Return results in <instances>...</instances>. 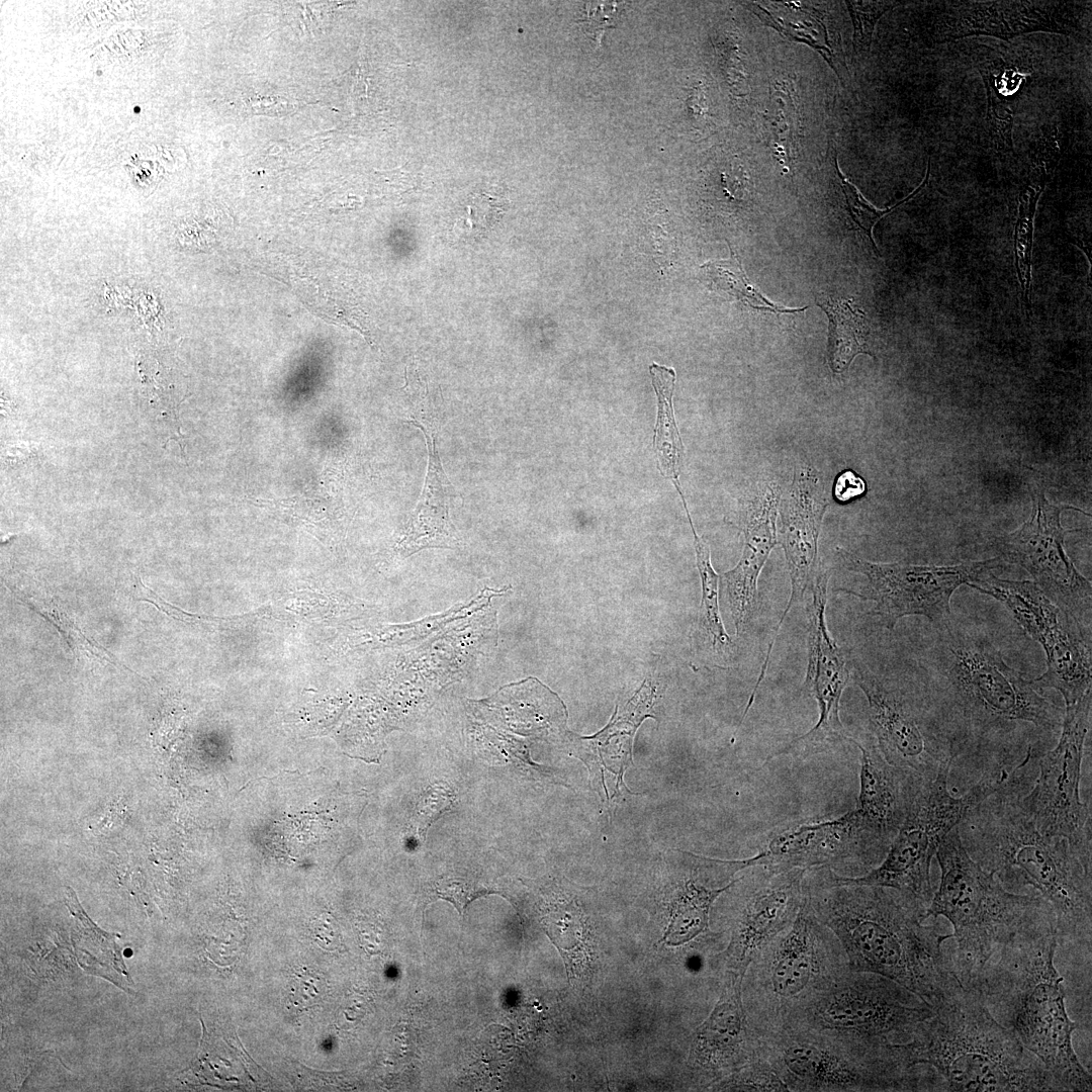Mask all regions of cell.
<instances>
[{"instance_id":"1","label":"cell","mask_w":1092,"mask_h":1092,"mask_svg":"<svg viewBox=\"0 0 1092 1092\" xmlns=\"http://www.w3.org/2000/svg\"><path fill=\"white\" fill-rule=\"evenodd\" d=\"M804 896L841 943L849 970L887 977L935 1010L964 990L942 944L951 934L925 925L926 907L896 889L847 882L829 868H812Z\"/></svg>"},{"instance_id":"2","label":"cell","mask_w":1092,"mask_h":1092,"mask_svg":"<svg viewBox=\"0 0 1092 1092\" xmlns=\"http://www.w3.org/2000/svg\"><path fill=\"white\" fill-rule=\"evenodd\" d=\"M1037 775L1019 763L958 825L969 855L1008 891L1031 886L1050 904L1059 938L1091 942V852L1061 836L1042 834L1021 799Z\"/></svg>"},{"instance_id":"3","label":"cell","mask_w":1092,"mask_h":1092,"mask_svg":"<svg viewBox=\"0 0 1092 1092\" xmlns=\"http://www.w3.org/2000/svg\"><path fill=\"white\" fill-rule=\"evenodd\" d=\"M936 629L932 693L946 713L960 756L975 758L982 775L1012 770L1025 757L1007 739L1017 724L1058 732L1064 710L1043 696L1033 678L1009 666L983 634L951 620Z\"/></svg>"},{"instance_id":"4","label":"cell","mask_w":1092,"mask_h":1092,"mask_svg":"<svg viewBox=\"0 0 1092 1092\" xmlns=\"http://www.w3.org/2000/svg\"><path fill=\"white\" fill-rule=\"evenodd\" d=\"M1058 940L1056 922L1018 934L967 988L1042 1064L1059 1091H1091V1075L1072 1041L1078 1024L1067 1012L1064 979L1054 963Z\"/></svg>"},{"instance_id":"5","label":"cell","mask_w":1092,"mask_h":1092,"mask_svg":"<svg viewBox=\"0 0 1092 1092\" xmlns=\"http://www.w3.org/2000/svg\"><path fill=\"white\" fill-rule=\"evenodd\" d=\"M914 1066L933 1067L946 1091H1059L1042 1064L999 1023L973 988L934 1010L904 1043Z\"/></svg>"},{"instance_id":"6","label":"cell","mask_w":1092,"mask_h":1092,"mask_svg":"<svg viewBox=\"0 0 1092 1092\" xmlns=\"http://www.w3.org/2000/svg\"><path fill=\"white\" fill-rule=\"evenodd\" d=\"M935 856L940 882L924 917L942 916L951 923V938L957 942L954 969L965 988L1003 944L1056 922L1052 907L1040 895L1010 892L984 871L967 852L958 826L943 838Z\"/></svg>"},{"instance_id":"7","label":"cell","mask_w":1092,"mask_h":1092,"mask_svg":"<svg viewBox=\"0 0 1092 1092\" xmlns=\"http://www.w3.org/2000/svg\"><path fill=\"white\" fill-rule=\"evenodd\" d=\"M848 971L841 943L804 896L793 924L753 957L743 975L741 995L750 1025L760 1037L784 1027Z\"/></svg>"},{"instance_id":"8","label":"cell","mask_w":1092,"mask_h":1092,"mask_svg":"<svg viewBox=\"0 0 1092 1092\" xmlns=\"http://www.w3.org/2000/svg\"><path fill=\"white\" fill-rule=\"evenodd\" d=\"M761 1038L776 1072L795 1092H901L922 1090L921 1066H913L903 1043L869 1045L801 1026H786Z\"/></svg>"},{"instance_id":"9","label":"cell","mask_w":1092,"mask_h":1092,"mask_svg":"<svg viewBox=\"0 0 1092 1092\" xmlns=\"http://www.w3.org/2000/svg\"><path fill=\"white\" fill-rule=\"evenodd\" d=\"M933 1014L931 1005L897 982L849 970L784 1027L814 1028L869 1045L896 1044L908 1042Z\"/></svg>"},{"instance_id":"10","label":"cell","mask_w":1092,"mask_h":1092,"mask_svg":"<svg viewBox=\"0 0 1092 1092\" xmlns=\"http://www.w3.org/2000/svg\"><path fill=\"white\" fill-rule=\"evenodd\" d=\"M949 772L950 767H944L924 784L884 859L863 875L843 876L847 882L893 888L928 907L934 893L930 867L939 844L972 807L1008 777L1006 772L983 774L964 796L953 797L947 788Z\"/></svg>"},{"instance_id":"11","label":"cell","mask_w":1092,"mask_h":1092,"mask_svg":"<svg viewBox=\"0 0 1092 1092\" xmlns=\"http://www.w3.org/2000/svg\"><path fill=\"white\" fill-rule=\"evenodd\" d=\"M851 676L864 694L872 733L889 763L912 769L927 781L951 767L960 756L957 739L932 692L905 689L857 662Z\"/></svg>"},{"instance_id":"12","label":"cell","mask_w":1092,"mask_h":1092,"mask_svg":"<svg viewBox=\"0 0 1092 1092\" xmlns=\"http://www.w3.org/2000/svg\"><path fill=\"white\" fill-rule=\"evenodd\" d=\"M836 550L845 569L867 578L860 592L841 590L874 602L873 615L889 630L908 616H923L935 628L943 626L951 620L950 599L957 588L1004 564L999 556L954 565L880 563L864 560L843 547Z\"/></svg>"},{"instance_id":"13","label":"cell","mask_w":1092,"mask_h":1092,"mask_svg":"<svg viewBox=\"0 0 1092 1092\" xmlns=\"http://www.w3.org/2000/svg\"><path fill=\"white\" fill-rule=\"evenodd\" d=\"M1092 689L1067 705L1055 748L1037 761V776L1021 804L1044 835L1067 838L1091 852V808L1080 799L1081 765L1091 728Z\"/></svg>"},{"instance_id":"14","label":"cell","mask_w":1092,"mask_h":1092,"mask_svg":"<svg viewBox=\"0 0 1092 1092\" xmlns=\"http://www.w3.org/2000/svg\"><path fill=\"white\" fill-rule=\"evenodd\" d=\"M1031 497L1029 519L1016 531L996 537L992 545L1004 563L1024 568L1056 606L1090 632L1091 581L1067 554L1065 536L1073 531L1061 525L1062 513L1074 508L1051 504L1039 486L1032 487Z\"/></svg>"},{"instance_id":"15","label":"cell","mask_w":1092,"mask_h":1092,"mask_svg":"<svg viewBox=\"0 0 1092 1092\" xmlns=\"http://www.w3.org/2000/svg\"><path fill=\"white\" fill-rule=\"evenodd\" d=\"M888 850L852 810L833 819L782 824L770 831L754 857L755 864L782 870L823 867L855 874L876 868Z\"/></svg>"},{"instance_id":"16","label":"cell","mask_w":1092,"mask_h":1092,"mask_svg":"<svg viewBox=\"0 0 1092 1092\" xmlns=\"http://www.w3.org/2000/svg\"><path fill=\"white\" fill-rule=\"evenodd\" d=\"M828 570L820 563L811 584L812 598L806 606L808 629V664L804 690L816 700L817 723L769 755L765 763L783 755L806 758L849 742V735L839 718L840 700L851 677V665L831 637L825 619Z\"/></svg>"},{"instance_id":"17","label":"cell","mask_w":1092,"mask_h":1092,"mask_svg":"<svg viewBox=\"0 0 1092 1092\" xmlns=\"http://www.w3.org/2000/svg\"><path fill=\"white\" fill-rule=\"evenodd\" d=\"M747 870L727 889L733 904L730 939L724 949L727 971L742 977L753 957L795 921L807 871L764 864Z\"/></svg>"},{"instance_id":"18","label":"cell","mask_w":1092,"mask_h":1092,"mask_svg":"<svg viewBox=\"0 0 1092 1092\" xmlns=\"http://www.w3.org/2000/svg\"><path fill=\"white\" fill-rule=\"evenodd\" d=\"M970 587L1000 602L1022 630L1043 649L1052 679H1070L1091 665L1090 632L1056 606L1031 580L985 573Z\"/></svg>"},{"instance_id":"19","label":"cell","mask_w":1092,"mask_h":1092,"mask_svg":"<svg viewBox=\"0 0 1092 1092\" xmlns=\"http://www.w3.org/2000/svg\"><path fill=\"white\" fill-rule=\"evenodd\" d=\"M933 4L932 43L980 35L1008 41L1031 32L1078 36L1082 28V3L1074 1H939Z\"/></svg>"},{"instance_id":"20","label":"cell","mask_w":1092,"mask_h":1092,"mask_svg":"<svg viewBox=\"0 0 1092 1092\" xmlns=\"http://www.w3.org/2000/svg\"><path fill=\"white\" fill-rule=\"evenodd\" d=\"M827 507L828 500L820 473L811 465H800L780 508L778 543L785 552L791 595L778 623L776 635L769 643L768 652H771L788 613L803 599L819 568L821 562L818 558V541Z\"/></svg>"},{"instance_id":"21","label":"cell","mask_w":1092,"mask_h":1092,"mask_svg":"<svg viewBox=\"0 0 1092 1092\" xmlns=\"http://www.w3.org/2000/svg\"><path fill=\"white\" fill-rule=\"evenodd\" d=\"M849 742L861 751L859 794L854 809L868 828L890 848L916 797L928 782L918 772L895 766L875 740Z\"/></svg>"},{"instance_id":"22","label":"cell","mask_w":1092,"mask_h":1092,"mask_svg":"<svg viewBox=\"0 0 1092 1092\" xmlns=\"http://www.w3.org/2000/svg\"><path fill=\"white\" fill-rule=\"evenodd\" d=\"M742 978L727 973L719 1001L696 1034L694 1067L707 1077L730 1075L760 1053L761 1038L742 1002Z\"/></svg>"},{"instance_id":"23","label":"cell","mask_w":1092,"mask_h":1092,"mask_svg":"<svg viewBox=\"0 0 1092 1092\" xmlns=\"http://www.w3.org/2000/svg\"><path fill=\"white\" fill-rule=\"evenodd\" d=\"M779 499L778 484L763 482L756 487L746 505L741 558L733 569L723 574L737 633L745 629L756 612L758 576L771 549L778 544Z\"/></svg>"},{"instance_id":"24","label":"cell","mask_w":1092,"mask_h":1092,"mask_svg":"<svg viewBox=\"0 0 1092 1092\" xmlns=\"http://www.w3.org/2000/svg\"><path fill=\"white\" fill-rule=\"evenodd\" d=\"M975 65L987 95V128L991 152L1001 161L1014 159L1013 125L1029 70L1016 56L983 44L975 49Z\"/></svg>"},{"instance_id":"25","label":"cell","mask_w":1092,"mask_h":1092,"mask_svg":"<svg viewBox=\"0 0 1092 1092\" xmlns=\"http://www.w3.org/2000/svg\"><path fill=\"white\" fill-rule=\"evenodd\" d=\"M407 422L423 431L429 461L423 491L400 540L399 549L403 555H411L425 548L456 547L459 537L449 516L454 489L442 467L436 429L419 420Z\"/></svg>"},{"instance_id":"26","label":"cell","mask_w":1092,"mask_h":1092,"mask_svg":"<svg viewBox=\"0 0 1092 1092\" xmlns=\"http://www.w3.org/2000/svg\"><path fill=\"white\" fill-rule=\"evenodd\" d=\"M1061 157L1057 128L1045 132L1036 143L1029 156L1025 176L1018 194V211L1014 229V256L1022 300L1030 311L1031 252L1033 222L1037 202Z\"/></svg>"},{"instance_id":"27","label":"cell","mask_w":1092,"mask_h":1092,"mask_svg":"<svg viewBox=\"0 0 1092 1092\" xmlns=\"http://www.w3.org/2000/svg\"><path fill=\"white\" fill-rule=\"evenodd\" d=\"M829 320L828 364L833 373L846 371L859 354L874 357L869 348L866 313L850 298L816 299Z\"/></svg>"},{"instance_id":"28","label":"cell","mask_w":1092,"mask_h":1092,"mask_svg":"<svg viewBox=\"0 0 1092 1092\" xmlns=\"http://www.w3.org/2000/svg\"><path fill=\"white\" fill-rule=\"evenodd\" d=\"M649 373L657 396V419L653 444L658 469L664 477L673 482L679 492L681 489L678 474L682 458V443L672 404L676 373L672 367L657 363L649 366Z\"/></svg>"},{"instance_id":"29","label":"cell","mask_w":1092,"mask_h":1092,"mask_svg":"<svg viewBox=\"0 0 1092 1092\" xmlns=\"http://www.w3.org/2000/svg\"><path fill=\"white\" fill-rule=\"evenodd\" d=\"M688 520L694 535V545L697 555V566L700 572L702 584V604L700 623L711 639L712 647L719 653H731L733 642L726 633L719 612L718 584L719 575L711 564L710 549L706 542L697 534L687 503L684 502Z\"/></svg>"},{"instance_id":"30","label":"cell","mask_w":1092,"mask_h":1092,"mask_svg":"<svg viewBox=\"0 0 1092 1092\" xmlns=\"http://www.w3.org/2000/svg\"><path fill=\"white\" fill-rule=\"evenodd\" d=\"M727 260L711 261L701 266L711 281L748 307L777 314L805 311L809 306L786 307L765 297L747 278L735 253Z\"/></svg>"},{"instance_id":"31","label":"cell","mask_w":1092,"mask_h":1092,"mask_svg":"<svg viewBox=\"0 0 1092 1092\" xmlns=\"http://www.w3.org/2000/svg\"><path fill=\"white\" fill-rule=\"evenodd\" d=\"M835 169H836V171L838 173V176H839V179H840V184H841L842 189H843V194L845 196L847 209L849 211V214H850L853 222L857 225V228L862 232V234L869 240V242L871 243L875 253H877L879 255V250H878V247H877V245L875 243V240H874V237H873V230H874L875 224L883 216H885L887 213L893 211L895 208H897L901 204L907 202L908 200L913 198L915 195H917L921 190H923V188L928 184L929 177H930V161L928 162L925 177L922 180L921 184L910 195H908L906 198H904L902 201H900L897 204H895L894 206L886 208V209L877 208L876 206L871 204L862 196V194L859 192V190L844 176V174H842V172L839 169V166L837 164L836 159H835Z\"/></svg>"},{"instance_id":"32","label":"cell","mask_w":1092,"mask_h":1092,"mask_svg":"<svg viewBox=\"0 0 1092 1092\" xmlns=\"http://www.w3.org/2000/svg\"><path fill=\"white\" fill-rule=\"evenodd\" d=\"M454 793L446 783H435L419 797L407 824V835L413 842L421 843L429 827L445 812L452 809Z\"/></svg>"},{"instance_id":"33","label":"cell","mask_w":1092,"mask_h":1092,"mask_svg":"<svg viewBox=\"0 0 1092 1092\" xmlns=\"http://www.w3.org/2000/svg\"><path fill=\"white\" fill-rule=\"evenodd\" d=\"M724 1090L782 1092L789 1091L786 1084L780 1078L775 1068L760 1050V1053L745 1063L735 1072L728 1075L718 1085Z\"/></svg>"},{"instance_id":"34","label":"cell","mask_w":1092,"mask_h":1092,"mask_svg":"<svg viewBox=\"0 0 1092 1092\" xmlns=\"http://www.w3.org/2000/svg\"><path fill=\"white\" fill-rule=\"evenodd\" d=\"M901 4H903V2L846 1L854 27V55L863 56L870 52L877 22L887 11L898 7Z\"/></svg>"},{"instance_id":"35","label":"cell","mask_w":1092,"mask_h":1092,"mask_svg":"<svg viewBox=\"0 0 1092 1092\" xmlns=\"http://www.w3.org/2000/svg\"><path fill=\"white\" fill-rule=\"evenodd\" d=\"M748 6L756 8L757 10H752L753 13H756L762 21L779 30L782 34L794 41L807 43L817 50L827 60L833 70H835L831 58V50L828 46L821 43L816 37L821 34L827 36V33H821V31L818 30V28H825L821 22L816 24L813 23L814 20L809 22H806L805 20L793 22L791 20H784L780 16L777 17L772 15L757 3H752Z\"/></svg>"},{"instance_id":"36","label":"cell","mask_w":1092,"mask_h":1092,"mask_svg":"<svg viewBox=\"0 0 1092 1092\" xmlns=\"http://www.w3.org/2000/svg\"><path fill=\"white\" fill-rule=\"evenodd\" d=\"M432 893L435 898L451 902L462 915L472 900L491 891L475 878L451 875L436 880L432 885Z\"/></svg>"},{"instance_id":"37","label":"cell","mask_w":1092,"mask_h":1092,"mask_svg":"<svg viewBox=\"0 0 1092 1092\" xmlns=\"http://www.w3.org/2000/svg\"><path fill=\"white\" fill-rule=\"evenodd\" d=\"M320 986L321 978L315 977L312 973L306 970L295 973L291 979L287 995L291 1008L295 1010L303 1009L314 1004L315 1000L321 997Z\"/></svg>"},{"instance_id":"38","label":"cell","mask_w":1092,"mask_h":1092,"mask_svg":"<svg viewBox=\"0 0 1092 1092\" xmlns=\"http://www.w3.org/2000/svg\"><path fill=\"white\" fill-rule=\"evenodd\" d=\"M586 5V22L589 27V33L597 42H600V38L606 27L614 25V15L616 12V3L600 2L589 3Z\"/></svg>"},{"instance_id":"39","label":"cell","mask_w":1092,"mask_h":1092,"mask_svg":"<svg viewBox=\"0 0 1092 1092\" xmlns=\"http://www.w3.org/2000/svg\"><path fill=\"white\" fill-rule=\"evenodd\" d=\"M866 490V482L861 477L850 470L841 472L834 483V496L840 503H846L861 495Z\"/></svg>"},{"instance_id":"40","label":"cell","mask_w":1092,"mask_h":1092,"mask_svg":"<svg viewBox=\"0 0 1092 1092\" xmlns=\"http://www.w3.org/2000/svg\"><path fill=\"white\" fill-rule=\"evenodd\" d=\"M313 937L318 941L322 947L327 949L335 948L336 941L338 940V935L331 927V920L325 922L320 921L313 930Z\"/></svg>"}]
</instances>
